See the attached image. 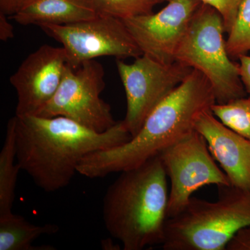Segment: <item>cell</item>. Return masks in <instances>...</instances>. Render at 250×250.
<instances>
[{
	"mask_svg": "<svg viewBox=\"0 0 250 250\" xmlns=\"http://www.w3.org/2000/svg\"><path fill=\"white\" fill-rule=\"evenodd\" d=\"M14 120L18 165L47 192L69 185L85 156L132 137L123 121L98 132L64 116H15Z\"/></svg>",
	"mask_w": 250,
	"mask_h": 250,
	"instance_id": "6da1fadb",
	"label": "cell"
},
{
	"mask_svg": "<svg viewBox=\"0 0 250 250\" xmlns=\"http://www.w3.org/2000/svg\"><path fill=\"white\" fill-rule=\"evenodd\" d=\"M216 103L207 77L193 70L149 113L141 130L127 142L85 156L77 172L88 178L138 167L191 134L197 116Z\"/></svg>",
	"mask_w": 250,
	"mask_h": 250,
	"instance_id": "7a4b0ae2",
	"label": "cell"
},
{
	"mask_svg": "<svg viewBox=\"0 0 250 250\" xmlns=\"http://www.w3.org/2000/svg\"><path fill=\"white\" fill-rule=\"evenodd\" d=\"M167 176L159 156L123 171L108 188L103 219L108 232L124 250L163 243L168 219Z\"/></svg>",
	"mask_w": 250,
	"mask_h": 250,
	"instance_id": "3957f363",
	"label": "cell"
},
{
	"mask_svg": "<svg viewBox=\"0 0 250 250\" xmlns=\"http://www.w3.org/2000/svg\"><path fill=\"white\" fill-rule=\"evenodd\" d=\"M215 202L192 197L166 224L163 249L225 250L241 229L250 226V195L231 186L218 187Z\"/></svg>",
	"mask_w": 250,
	"mask_h": 250,
	"instance_id": "277c9868",
	"label": "cell"
},
{
	"mask_svg": "<svg viewBox=\"0 0 250 250\" xmlns=\"http://www.w3.org/2000/svg\"><path fill=\"white\" fill-rule=\"evenodd\" d=\"M225 32L220 13L202 3L192 16L175 54L176 62L207 77L218 104L248 95L240 76L239 62H233L227 51Z\"/></svg>",
	"mask_w": 250,
	"mask_h": 250,
	"instance_id": "5b68a950",
	"label": "cell"
},
{
	"mask_svg": "<svg viewBox=\"0 0 250 250\" xmlns=\"http://www.w3.org/2000/svg\"><path fill=\"white\" fill-rule=\"evenodd\" d=\"M104 87L103 65L95 59L75 69L67 64L57 93L36 116L66 117L98 132L107 131L117 122L111 106L100 98Z\"/></svg>",
	"mask_w": 250,
	"mask_h": 250,
	"instance_id": "8992f818",
	"label": "cell"
},
{
	"mask_svg": "<svg viewBox=\"0 0 250 250\" xmlns=\"http://www.w3.org/2000/svg\"><path fill=\"white\" fill-rule=\"evenodd\" d=\"M40 27L62 44L67 65L72 68L105 56L136 59L143 54L119 18L99 15L88 21L62 25L42 24Z\"/></svg>",
	"mask_w": 250,
	"mask_h": 250,
	"instance_id": "52a82bcc",
	"label": "cell"
},
{
	"mask_svg": "<svg viewBox=\"0 0 250 250\" xmlns=\"http://www.w3.org/2000/svg\"><path fill=\"white\" fill-rule=\"evenodd\" d=\"M116 65L126 94V113L123 122L132 137L152 110L193 70L178 62L162 63L146 54L131 64L117 59Z\"/></svg>",
	"mask_w": 250,
	"mask_h": 250,
	"instance_id": "ba28073f",
	"label": "cell"
},
{
	"mask_svg": "<svg viewBox=\"0 0 250 250\" xmlns=\"http://www.w3.org/2000/svg\"><path fill=\"white\" fill-rule=\"evenodd\" d=\"M159 156L170 179L168 218L178 214L198 189L208 185L231 186L228 176L215 162L205 138L197 131Z\"/></svg>",
	"mask_w": 250,
	"mask_h": 250,
	"instance_id": "9c48e42d",
	"label": "cell"
},
{
	"mask_svg": "<svg viewBox=\"0 0 250 250\" xmlns=\"http://www.w3.org/2000/svg\"><path fill=\"white\" fill-rule=\"evenodd\" d=\"M200 0H169L159 12L122 20L143 54L162 63L175 62V54Z\"/></svg>",
	"mask_w": 250,
	"mask_h": 250,
	"instance_id": "30bf717a",
	"label": "cell"
},
{
	"mask_svg": "<svg viewBox=\"0 0 250 250\" xmlns=\"http://www.w3.org/2000/svg\"><path fill=\"white\" fill-rule=\"evenodd\" d=\"M67 66L62 47L41 46L25 59L10 78L16 90V116H36L53 98Z\"/></svg>",
	"mask_w": 250,
	"mask_h": 250,
	"instance_id": "8fae6325",
	"label": "cell"
},
{
	"mask_svg": "<svg viewBox=\"0 0 250 250\" xmlns=\"http://www.w3.org/2000/svg\"><path fill=\"white\" fill-rule=\"evenodd\" d=\"M195 129L205 138L210 154L231 187L250 195V141L219 121L211 110L197 116Z\"/></svg>",
	"mask_w": 250,
	"mask_h": 250,
	"instance_id": "7c38bea8",
	"label": "cell"
},
{
	"mask_svg": "<svg viewBox=\"0 0 250 250\" xmlns=\"http://www.w3.org/2000/svg\"><path fill=\"white\" fill-rule=\"evenodd\" d=\"M99 16L92 0H29L11 18L22 25L62 24Z\"/></svg>",
	"mask_w": 250,
	"mask_h": 250,
	"instance_id": "4fadbf2b",
	"label": "cell"
},
{
	"mask_svg": "<svg viewBox=\"0 0 250 250\" xmlns=\"http://www.w3.org/2000/svg\"><path fill=\"white\" fill-rule=\"evenodd\" d=\"M59 230L57 225H34L12 212L0 216V250H55L51 246H34L33 242L42 235L54 234Z\"/></svg>",
	"mask_w": 250,
	"mask_h": 250,
	"instance_id": "5bb4252c",
	"label": "cell"
},
{
	"mask_svg": "<svg viewBox=\"0 0 250 250\" xmlns=\"http://www.w3.org/2000/svg\"><path fill=\"white\" fill-rule=\"evenodd\" d=\"M21 167L16 157L14 118L9 120L0 152V216L12 213L16 184Z\"/></svg>",
	"mask_w": 250,
	"mask_h": 250,
	"instance_id": "9a60e30c",
	"label": "cell"
},
{
	"mask_svg": "<svg viewBox=\"0 0 250 250\" xmlns=\"http://www.w3.org/2000/svg\"><path fill=\"white\" fill-rule=\"evenodd\" d=\"M211 111L224 125L250 141V97L215 103Z\"/></svg>",
	"mask_w": 250,
	"mask_h": 250,
	"instance_id": "2e32d148",
	"label": "cell"
},
{
	"mask_svg": "<svg viewBox=\"0 0 250 250\" xmlns=\"http://www.w3.org/2000/svg\"><path fill=\"white\" fill-rule=\"evenodd\" d=\"M226 41L227 51L231 59L250 51V0H242L238 14Z\"/></svg>",
	"mask_w": 250,
	"mask_h": 250,
	"instance_id": "e0dca14e",
	"label": "cell"
},
{
	"mask_svg": "<svg viewBox=\"0 0 250 250\" xmlns=\"http://www.w3.org/2000/svg\"><path fill=\"white\" fill-rule=\"evenodd\" d=\"M98 15L119 19L150 14L157 0H92Z\"/></svg>",
	"mask_w": 250,
	"mask_h": 250,
	"instance_id": "ac0fdd59",
	"label": "cell"
},
{
	"mask_svg": "<svg viewBox=\"0 0 250 250\" xmlns=\"http://www.w3.org/2000/svg\"><path fill=\"white\" fill-rule=\"evenodd\" d=\"M203 4L209 5L220 13L223 18L225 32L231 31L238 14L242 0H200Z\"/></svg>",
	"mask_w": 250,
	"mask_h": 250,
	"instance_id": "d6986e66",
	"label": "cell"
},
{
	"mask_svg": "<svg viewBox=\"0 0 250 250\" xmlns=\"http://www.w3.org/2000/svg\"><path fill=\"white\" fill-rule=\"evenodd\" d=\"M227 250H250V226L241 229L229 243Z\"/></svg>",
	"mask_w": 250,
	"mask_h": 250,
	"instance_id": "ffe728a7",
	"label": "cell"
},
{
	"mask_svg": "<svg viewBox=\"0 0 250 250\" xmlns=\"http://www.w3.org/2000/svg\"><path fill=\"white\" fill-rule=\"evenodd\" d=\"M238 59L239 60L240 76L247 95L250 97V56L243 54Z\"/></svg>",
	"mask_w": 250,
	"mask_h": 250,
	"instance_id": "44dd1931",
	"label": "cell"
},
{
	"mask_svg": "<svg viewBox=\"0 0 250 250\" xmlns=\"http://www.w3.org/2000/svg\"><path fill=\"white\" fill-rule=\"evenodd\" d=\"M28 1L29 0H0V12L11 17Z\"/></svg>",
	"mask_w": 250,
	"mask_h": 250,
	"instance_id": "7402d4cb",
	"label": "cell"
},
{
	"mask_svg": "<svg viewBox=\"0 0 250 250\" xmlns=\"http://www.w3.org/2000/svg\"><path fill=\"white\" fill-rule=\"evenodd\" d=\"M8 16L0 12V39L6 41L14 37V27L8 21Z\"/></svg>",
	"mask_w": 250,
	"mask_h": 250,
	"instance_id": "603a6c76",
	"label": "cell"
},
{
	"mask_svg": "<svg viewBox=\"0 0 250 250\" xmlns=\"http://www.w3.org/2000/svg\"><path fill=\"white\" fill-rule=\"evenodd\" d=\"M102 248L103 250H121V247L114 243L111 238L109 239L103 240L101 242Z\"/></svg>",
	"mask_w": 250,
	"mask_h": 250,
	"instance_id": "cb8c5ba5",
	"label": "cell"
},
{
	"mask_svg": "<svg viewBox=\"0 0 250 250\" xmlns=\"http://www.w3.org/2000/svg\"><path fill=\"white\" fill-rule=\"evenodd\" d=\"M159 3L164 2V1H168L169 0H157Z\"/></svg>",
	"mask_w": 250,
	"mask_h": 250,
	"instance_id": "d4e9b609",
	"label": "cell"
}]
</instances>
